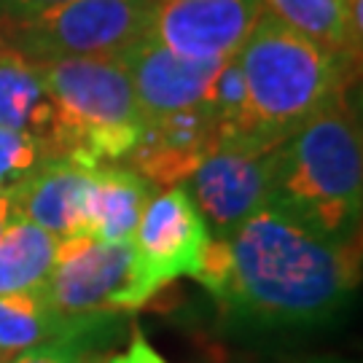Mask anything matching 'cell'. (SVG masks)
<instances>
[{
	"label": "cell",
	"mask_w": 363,
	"mask_h": 363,
	"mask_svg": "<svg viewBox=\"0 0 363 363\" xmlns=\"http://www.w3.org/2000/svg\"><path fill=\"white\" fill-rule=\"evenodd\" d=\"M196 280L242 320L310 328L334 320L358 286V250L264 205L226 240H210Z\"/></svg>",
	"instance_id": "obj_1"
},
{
	"label": "cell",
	"mask_w": 363,
	"mask_h": 363,
	"mask_svg": "<svg viewBox=\"0 0 363 363\" xmlns=\"http://www.w3.org/2000/svg\"><path fill=\"white\" fill-rule=\"evenodd\" d=\"M269 205L323 234L355 242L363 210L361 124L347 97L312 116L274 148Z\"/></svg>",
	"instance_id": "obj_2"
},
{
	"label": "cell",
	"mask_w": 363,
	"mask_h": 363,
	"mask_svg": "<svg viewBox=\"0 0 363 363\" xmlns=\"http://www.w3.org/2000/svg\"><path fill=\"white\" fill-rule=\"evenodd\" d=\"M264 135L280 145L312 116L347 97L358 57L331 52L267 9L234 54Z\"/></svg>",
	"instance_id": "obj_3"
},
{
	"label": "cell",
	"mask_w": 363,
	"mask_h": 363,
	"mask_svg": "<svg viewBox=\"0 0 363 363\" xmlns=\"http://www.w3.org/2000/svg\"><path fill=\"white\" fill-rule=\"evenodd\" d=\"M40 70L60 108V156L116 164L138 145L145 116L121 60L78 57L43 62Z\"/></svg>",
	"instance_id": "obj_4"
},
{
	"label": "cell",
	"mask_w": 363,
	"mask_h": 363,
	"mask_svg": "<svg viewBox=\"0 0 363 363\" xmlns=\"http://www.w3.org/2000/svg\"><path fill=\"white\" fill-rule=\"evenodd\" d=\"M156 0H65L27 19L0 22V46L33 62L121 57L154 27Z\"/></svg>",
	"instance_id": "obj_5"
},
{
	"label": "cell",
	"mask_w": 363,
	"mask_h": 363,
	"mask_svg": "<svg viewBox=\"0 0 363 363\" xmlns=\"http://www.w3.org/2000/svg\"><path fill=\"white\" fill-rule=\"evenodd\" d=\"M210 240L208 223L183 186L154 194L132 240V272L118 312L143 307L159 288L178 277H196Z\"/></svg>",
	"instance_id": "obj_6"
},
{
	"label": "cell",
	"mask_w": 363,
	"mask_h": 363,
	"mask_svg": "<svg viewBox=\"0 0 363 363\" xmlns=\"http://www.w3.org/2000/svg\"><path fill=\"white\" fill-rule=\"evenodd\" d=\"M132 245L100 242L91 234L60 240L43 296L57 315L76 325H97L118 312V298L130 283Z\"/></svg>",
	"instance_id": "obj_7"
},
{
	"label": "cell",
	"mask_w": 363,
	"mask_h": 363,
	"mask_svg": "<svg viewBox=\"0 0 363 363\" xmlns=\"http://www.w3.org/2000/svg\"><path fill=\"white\" fill-rule=\"evenodd\" d=\"M272 175L274 148H216L183 181V189L205 218L213 240H226L253 213L269 205Z\"/></svg>",
	"instance_id": "obj_8"
},
{
	"label": "cell",
	"mask_w": 363,
	"mask_h": 363,
	"mask_svg": "<svg viewBox=\"0 0 363 363\" xmlns=\"http://www.w3.org/2000/svg\"><path fill=\"white\" fill-rule=\"evenodd\" d=\"M264 0H167L156 3L154 33L169 52L189 60H229L240 52Z\"/></svg>",
	"instance_id": "obj_9"
},
{
	"label": "cell",
	"mask_w": 363,
	"mask_h": 363,
	"mask_svg": "<svg viewBox=\"0 0 363 363\" xmlns=\"http://www.w3.org/2000/svg\"><path fill=\"white\" fill-rule=\"evenodd\" d=\"M118 60L127 67V76L145 118H159L202 105L216 70L226 62L181 57L169 52L154 33L132 43Z\"/></svg>",
	"instance_id": "obj_10"
},
{
	"label": "cell",
	"mask_w": 363,
	"mask_h": 363,
	"mask_svg": "<svg viewBox=\"0 0 363 363\" xmlns=\"http://www.w3.org/2000/svg\"><path fill=\"white\" fill-rule=\"evenodd\" d=\"M216 148V121L205 103L167 116L145 118L138 145L121 162L154 186H178Z\"/></svg>",
	"instance_id": "obj_11"
},
{
	"label": "cell",
	"mask_w": 363,
	"mask_h": 363,
	"mask_svg": "<svg viewBox=\"0 0 363 363\" xmlns=\"http://www.w3.org/2000/svg\"><path fill=\"white\" fill-rule=\"evenodd\" d=\"M94 162L78 154L52 156L16 191L19 213L57 240L86 234V196Z\"/></svg>",
	"instance_id": "obj_12"
},
{
	"label": "cell",
	"mask_w": 363,
	"mask_h": 363,
	"mask_svg": "<svg viewBox=\"0 0 363 363\" xmlns=\"http://www.w3.org/2000/svg\"><path fill=\"white\" fill-rule=\"evenodd\" d=\"M0 127L35 138L60 156V108L38 62L0 46Z\"/></svg>",
	"instance_id": "obj_13"
},
{
	"label": "cell",
	"mask_w": 363,
	"mask_h": 363,
	"mask_svg": "<svg viewBox=\"0 0 363 363\" xmlns=\"http://www.w3.org/2000/svg\"><path fill=\"white\" fill-rule=\"evenodd\" d=\"M154 183L127 164H97L86 196V234L111 245H132Z\"/></svg>",
	"instance_id": "obj_14"
},
{
	"label": "cell",
	"mask_w": 363,
	"mask_h": 363,
	"mask_svg": "<svg viewBox=\"0 0 363 363\" xmlns=\"http://www.w3.org/2000/svg\"><path fill=\"white\" fill-rule=\"evenodd\" d=\"M264 9L331 52L361 57L363 0H264Z\"/></svg>",
	"instance_id": "obj_15"
},
{
	"label": "cell",
	"mask_w": 363,
	"mask_h": 363,
	"mask_svg": "<svg viewBox=\"0 0 363 363\" xmlns=\"http://www.w3.org/2000/svg\"><path fill=\"white\" fill-rule=\"evenodd\" d=\"M94 331V325H76L52 310L43 291L3 294L0 296V355L16 358L40 345L57 339L81 337Z\"/></svg>",
	"instance_id": "obj_16"
},
{
	"label": "cell",
	"mask_w": 363,
	"mask_h": 363,
	"mask_svg": "<svg viewBox=\"0 0 363 363\" xmlns=\"http://www.w3.org/2000/svg\"><path fill=\"white\" fill-rule=\"evenodd\" d=\"M60 240L22 213L0 234V296L40 291L52 272Z\"/></svg>",
	"instance_id": "obj_17"
},
{
	"label": "cell",
	"mask_w": 363,
	"mask_h": 363,
	"mask_svg": "<svg viewBox=\"0 0 363 363\" xmlns=\"http://www.w3.org/2000/svg\"><path fill=\"white\" fill-rule=\"evenodd\" d=\"M49 159V148L35 138L0 127V194L19 191Z\"/></svg>",
	"instance_id": "obj_18"
},
{
	"label": "cell",
	"mask_w": 363,
	"mask_h": 363,
	"mask_svg": "<svg viewBox=\"0 0 363 363\" xmlns=\"http://www.w3.org/2000/svg\"><path fill=\"white\" fill-rule=\"evenodd\" d=\"M9 363H89V358H86V350L78 345V337H67L22 352Z\"/></svg>",
	"instance_id": "obj_19"
},
{
	"label": "cell",
	"mask_w": 363,
	"mask_h": 363,
	"mask_svg": "<svg viewBox=\"0 0 363 363\" xmlns=\"http://www.w3.org/2000/svg\"><path fill=\"white\" fill-rule=\"evenodd\" d=\"M65 0H0V22H13V19H27L33 13H40L52 6H60Z\"/></svg>",
	"instance_id": "obj_20"
},
{
	"label": "cell",
	"mask_w": 363,
	"mask_h": 363,
	"mask_svg": "<svg viewBox=\"0 0 363 363\" xmlns=\"http://www.w3.org/2000/svg\"><path fill=\"white\" fill-rule=\"evenodd\" d=\"M111 363H167V361L151 347V342H148L143 334H135V339L130 342L127 352L116 355Z\"/></svg>",
	"instance_id": "obj_21"
},
{
	"label": "cell",
	"mask_w": 363,
	"mask_h": 363,
	"mask_svg": "<svg viewBox=\"0 0 363 363\" xmlns=\"http://www.w3.org/2000/svg\"><path fill=\"white\" fill-rule=\"evenodd\" d=\"M19 216V202H16V191L11 194H0V234L9 229V223Z\"/></svg>",
	"instance_id": "obj_22"
},
{
	"label": "cell",
	"mask_w": 363,
	"mask_h": 363,
	"mask_svg": "<svg viewBox=\"0 0 363 363\" xmlns=\"http://www.w3.org/2000/svg\"><path fill=\"white\" fill-rule=\"evenodd\" d=\"M312 363H342V361H312Z\"/></svg>",
	"instance_id": "obj_23"
},
{
	"label": "cell",
	"mask_w": 363,
	"mask_h": 363,
	"mask_svg": "<svg viewBox=\"0 0 363 363\" xmlns=\"http://www.w3.org/2000/svg\"><path fill=\"white\" fill-rule=\"evenodd\" d=\"M0 363H9V358H3V355H0Z\"/></svg>",
	"instance_id": "obj_24"
},
{
	"label": "cell",
	"mask_w": 363,
	"mask_h": 363,
	"mask_svg": "<svg viewBox=\"0 0 363 363\" xmlns=\"http://www.w3.org/2000/svg\"><path fill=\"white\" fill-rule=\"evenodd\" d=\"M156 3H167V0H156Z\"/></svg>",
	"instance_id": "obj_25"
}]
</instances>
